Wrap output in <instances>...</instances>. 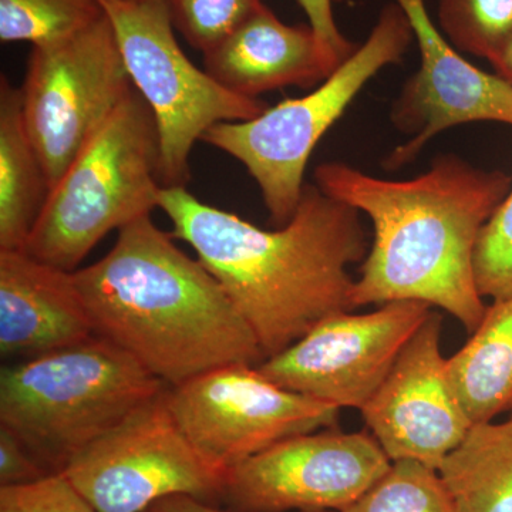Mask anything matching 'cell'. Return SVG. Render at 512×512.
I'll use <instances>...</instances> for the list:
<instances>
[{"instance_id": "obj_2", "label": "cell", "mask_w": 512, "mask_h": 512, "mask_svg": "<svg viewBox=\"0 0 512 512\" xmlns=\"http://www.w3.org/2000/svg\"><path fill=\"white\" fill-rule=\"evenodd\" d=\"M315 180L373 224L372 247L352 288L353 309L421 302L443 309L470 333L477 328L487 306L474 276V251L511 190V175L443 154L412 180H382L345 163L320 164Z\"/></svg>"}, {"instance_id": "obj_20", "label": "cell", "mask_w": 512, "mask_h": 512, "mask_svg": "<svg viewBox=\"0 0 512 512\" xmlns=\"http://www.w3.org/2000/svg\"><path fill=\"white\" fill-rule=\"evenodd\" d=\"M99 0H0V40L49 45L103 15Z\"/></svg>"}, {"instance_id": "obj_15", "label": "cell", "mask_w": 512, "mask_h": 512, "mask_svg": "<svg viewBox=\"0 0 512 512\" xmlns=\"http://www.w3.org/2000/svg\"><path fill=\"white\" fill-rule=\"evenodd\" d=\"M93 336L92 318L73 272L37 261L25 251H0L2 356L32 359Z\"/></svg>"}, {"instance_id": "obj_27", "label": "cell", "mask_w": 512, "mask_h": 512, "mask_svg": "<svg viewBox=\"0 0 512 512\" xmlns=\"http://www.w3.org/2000/svg\"><path fill=\"white\" fill-rule=\"evenodd\" d=\"M50 474L52 473L40 464L18 436L0 426V484L2 487L36 483Z\"/></svg>"}, {"instance_id": "obj_13", "label": "cell", "mask_w": 512, "mask_h": 512, "mask_svg": "<svg viewBox=\"0 0 512 512\" xmlns=\"http://www.w3.org/2000/svg\"><path fill=\"white\" fill-rule=\"evenodd\" d=\"M406 13L420 50V69L393 103L394 128L410 136L384 160L389 171L412 163L434 137L477 121L512 126V87L478 69L451 45L430 18L424 0H393Z\"/></svg>"}, {"instance_id": "obj_6", "label": "cell", "mask_w": 512, "mask_h": 512, "mask_svg": "<svg viewBox=\"0 0 512 512\" xmlns=\"http://www.w3.org/2000/svg\"><path fill=\"white\" fill-rule=\"evenodd\" d=\"M413 40L406 13L389 3L365 42L311 93L268 107L252 120L215 124L202 141L247 168L272 224L284 227L298 210L306 165L320 138L372 77L403 59Z\"/></svg>"}, {"instance_id": "obj_14", "label": "cell", "mask_w": 512, "mask_h": 512, "mask_svg": "<svg viewBox=\"0 0 512 512\" xmlns=\"http://www.w3.org/2000/svg\"><path fill=\"white\" fill-rule=\"evenodd\" d=\"M443 319L431 311L384 382L360 409L369 433L392 461L439 470L471 429L441 353Z\"/></svg>"}, {"instance_id": "obj_17", "label": "cell", "mask_w": 512, "mask_h": 512, "mask_svg": "<svg viewBox=\"0 0 512 512\" xmlns=\"http://www.w3.org/2000/svg\"><path fill=\"white\" fill-rule=\"evenodd\" d=\"M50 192L23 119L22 92L0 80V251H25Z\"/></svg>"}, {"instance_id": "obj_8", "label": "cell", "mask_w": 512, "mask_h": 512, "mask_svg": "<svg viewBox=\"0 0 512 512\" xmlns=\"http://www.w3.org/2000/svg\"><path fill=\"white\" fill-rule=\"evenodd\" d=\"M133 89L106 13L66 39L32 46L23 119L50 190Z\"/></svg>"}, {"instance_id": "obj_7", "label": "cell", "mask_w": 512, "mask_h": 512, "mask_svg": "<svg viewBox=\"0 0 512 512\" xmlns=\"http://www.w3.org/2000/svg\"><path fill=\"white\" fill-rule=\"evenodd\" d=\"M134 89L156 119L163 187H187L192 147L224 121L255 119L268 104L229 92L185 56L168 0H99Z\"/></svg>"}, {"instance_id": "obj_9", "label": "cell", "mask_w": 512, "mask_h": 512, "mask_svg": "<svg viewBox=\"0 0 512 512\" xmlns=\"http://www.w3.org/2000/svg\"><path fill=\"white\" fill-rule=\"evenodd\" d=\"M167 390L84 448L60 473L97 512H147L171 495L212 505L221 501L225 474L185 437Z\"/></svg>"}, {"instance_id": "obj_16", "label": "cell", "mask_w": 512, "mask_h": 512, "mask_svg": "<svg viewBox=\"0 0 512 512\" xmlns=\"http://www.w3.org/2000/svg\"><path fill=\"white\" fill-rule=\"evenodd\" d=\"M202 55L215 82L251 99L289 86L308 89L332 74L311 25H286L265 5Z\"/></svg>"}, {"instance_id": "obj_1", "label": "cell", "mask_w": 512, "mask_h": 512, "mask_svg": "<svg viewBox=\"0 0 512 512\" xmlns=\"http://www.w3.org/2000/svg\"><path fill=\"white\" fill-rule=\"evenodd\" d=\"M158 208L173 237L220 282L266 359L320 320L353 311L349 266L369 252L362 214L318 185H305L292 220L274 231L205 204L185 187L161 188Z\"/></svg>"}, {"instance_id": "obj_26", "label": "cell", "mask_w": 512, "mask_h": 512, "mask_svg": "<svg viewBox=\"0 0 512 512\" xmlns=\"http://www.w3.org/2000/svg\"><path fill=\"white\" fill-rule=\"evenodd\" d=\"M309 19V25L318 37L330 72L342 66L357 47L343 36L333 15V0H298Z\"/></svg>"}, {"instance_id": "obj_10", "label": "cell", "mask_w": 512, "mask_h": 512, "mask_svg": "<svg viewBox=\"0 0 512 512\" xmlns=\"http://www.w3.org/2000/svg\"><path fill=\"white\" fill-rule=\"evenodd\" d=\"M168 404L200 456L227 473L279 441L336 427L340 409L285 389L259 365L215 367L168 387Z\"/></svg>"}, {"instance_id": "obj_18", "label": "cell", "mask_w": 512, "mask_h": 512, "mask_svg": "<svg viewBox=\"0 0 512 512\" xmlns=\"http://www.w3.org/2000/svg\"><path fill=\"white\" fill-rule=\"evenodd\" d=\"M447 372L471 423L512 410V295L487 306L466 345L447 357Z\"/></svg>"}, {"instance_id": "obj_12", "label": "cell", "mask_w": 512, "mask_h": 512, "mask_svg": "<svg viewBox=\"0 0 512 512\" xmlns=\"http://www.w3.org/2000/svg\"><path fill=\"white\" fill-rule=\"evenodd\" d=\"M431 311L426 303L403 301L359 315L333 313L259 369L292 392L360 412Z\"/></svg>"}, {"instance_id": "obj_19", "label": "cell", "mask_w": 512, "mask_h": 512, "mask_svg": "<svg viewBox=\"0 0 512 512\" xmlns=\"http://www.w3.org/2000/svg\"><path fill=\"white\" fill-rule=\"evenodd\" d=\"M439 474L457 512H512V416L473 424Z\"/></svg>"}, {"instance_id": "obj_23", "label": "cell", "mask_w": 512, "mask_h": 512, "mask_svg": "<svg viewBox=\"0 0 512 512\" xmlns=\"http://www.w3.org/2000/svg\"><path fill=\"white\" fill-rule=\"evenodd\" d=\"M264 0H168L174 28L205 53L247 20Z\"/></svg>"}, {"instance_id": "obj_29", "label": "cell", "mask_w": 512, "mask_h": 512, "mask_svg": "<svg viewBox=\"0 0 512 512\" xmlns=\"http://www.w3.org/2000/svg\"><path fill=\"white\" fill-rule=\"evenodd\" d=\"M491 64H493L495 74L512 87V37L494 57Z\"/></svg>"}, {"instance_id": "obj_11", "label": "cell", "mask_w": 512, "mask_h": 512, "mask_svg": "<svg viewBox=\"0 0 512 512\" xmlns=\"http://www.w3.org/2000/svg\"><path fill=\"white\" fill-rule=\"evenodd\" d=\"M390 466L370 433L298 434L231 468L221 503L231 512H340Z\"/></svg>"}, {"instance_id": "obj_28", "label": "cell", "mask_w": 512, "mask_h": 512, "mask_svg": "<svg viewBox=\"0 0 512 512\" xmlns=\"http://www.w3.org/2000/svg\"><path fill=\"white\" fill-rule=\"evenodd\" d=\"M151 512H227L190 495H171L151 507ZM231 512V511H228Z\"/></svg>"}, {"instance_id": "obj_4", "label": "cell", "mask_w": 512, "mask_h": 512, "mask_svg": "<svg viewBox=\"0 0 512 512\" xmlns=\"http://www.w3.org/2000/svg\"><path fill=\"white\" fill-rule=\"evenodd\" d=\"M126 350L94 335L79 345L3 367L0 426L49 473L167 389Z\"/></svg>"}, {"instance_id": "obj_21", "label": "cell", "mask_w": 512, "mask_h": 512, "mask_svg": "<svg viewBox=\"0 0 512 512\" xmlns=\"http://www.w3.org/2000/svg\"><path fill=\"white\" fill-rule=\"evenodd\" d=\"M340 512H457L439 470L413 460L392 466L362 497Z\"/></svg>"}, {"instance_id": "obj_25", "label": "cell", "mask_w": 512, "mask_h": 512, "mask_svg": "<svg viewBox=\"0 0 512 512\" xmlns=\"http://www.w3.org/2000/svg\"><path fill=\"white\" fill-rule=\"evenodd\" d=\"M0 512H97L63 474L36 483L0 487ZM151 512V511H147Z\"/></svg>"}, {"instance_id": "obj_5", "label": "cell", "mask_w": 512, "mask_h": 512, "mask_svg": "<svg viewBox=\"0 0 512 512\" xmlns=\"http://www.w3.org/2000/svg\"><path fill=\"white\" fill-rule=\"evenodd\" d=\"M160 170L156 119L133 89L53 185L26 254L76 271L107 234L158 208Z\"/></svg>"}, {"instance_id": "obj_3", "label": "cell", "mask_w": 512, "mask_h": 512, "mask_svg": "<svg viewBox=\"0 0 512 512\" xmlns=\"http://www.w3.org/2000/svg\"><path fill=\"white\" fill-rule=\"evenodd\" d=\"M174 239L146 215L120 229L109 254L73 272L94 335L168 387L215 367L261 365V345L220 282Z\"/></svg>"}, {"instance_id": "obj_24", "label": "cell", "mask_w": 512, "mask_h": 512, "mask_svg": "<svg viewBox=\"0 0 512 512\" xmlns=\"http://www.w3.org/2000/svg\"><path fill=\"white\" fill-rule=\"evenodd\" d=\"M474 276L485 298L512 295V187L481 229L474 251Z\"/></svg>"}, {"instance_id": "obj_22", "label": "cell", "mask_w": 512, "mask_h": 512, "mask_svg": "<svg viewBox=\"0 0 512 512\" xmlns=\"http://www.w3.org/2000/svg\"><path fill=\"white\" fill-rule=\"evenodd\" d=\"M436 23L458 52L491 63L512 37V0H440Z\"/></svg>"}]
</instances>
